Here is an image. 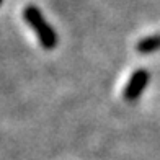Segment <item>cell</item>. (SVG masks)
<instances>
[{
    "mask_svg": "<svg viewBox=\"0 0 160 160\" xmlns=\"http://www.w3.org/2000/svg\"><path fill=\"white\" fill-rule=\"evenodd\" d=\"M23 17L26 20V23L30 25L36 36L39 38L41 41V44L44 49H52L56 48L57 44V36L54 33V30L48 25V21L44 20V17H42V13L36 8V7L30 5V7H26L25 12H23Z\"/></svg>",
    "mask_w": 160,
    "mask_h": 160,
    "instance_id": "1",
    "label": "cell"
},
{
    "mask_svg": "<svg viewBox=\"0 0 160 160\" xmlns=\"http://www.w3.org/2000/svg\"><path fill=\"white\" fill-rule=\"evenodd\" d=\"M0 3H2V0H0Z\"/></svg>",
    "mask_w": 160,
    "mask_h": 160,
    "instance_id": "4",
    "label": "cell"
},
{
    "mask_svg": "<svg viewBox=\"0 0 160 160\" xmlns=\"http://www.w3.org/2000/svg\"><path fill=\"white\" fill-rule=\"evenodd\" d=\"M160 49V34L157 36H149L137 44V51L139 52H154V51Z\"/></svg>",
    "mask_w": 160,
    "mask_h": 160,
    "instance_id": "3",
    "label": "cell"
},
{
    "mask_svg": "<svg viewBox=\"0 0 160 160\" xmlns=\"http://www.w3.org/2000/svg\"><path fill=\"white\" fill-rule=\"evenodd\" d=\"M147 80H149V74L145 70H137L136 74L131 77L129 83L124 90V98L132 101L136 100L137 97L141 95V92L145 88V85H147Z\"/></svg>",
    "mask_w": 160,
    "mask_h": 160,
    "instance_id": "2",
    "label": "cell"
}]
</instances>
